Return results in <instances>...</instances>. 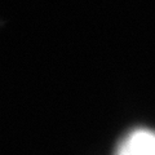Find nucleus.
<instances>
[{
  "mask_svg": "<svg viewBox=\"0 0 155 155\" xmlns=\"http://www.w3.org/2000/svg\"><path fill=\"white\" fill-rule=\"evenodd\" d=\"M114 155H155V129L136 127L119 140Z\"/></svg>",
  "mask_w": 155,
  "mask_h": 155,
  "instance_id": "1",
  "label": "nucleus"
}]
</instances>
